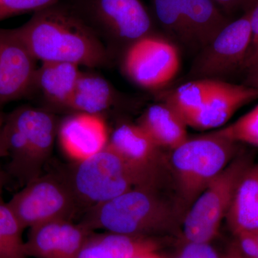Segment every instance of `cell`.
I'll return each instance as SVG.
<instances>
[{"label":"cell","instance_id":"8992f818","mask_svg":"<svg viewBox=\"0 0 258 258\" xmlns=\"http://www.w3.org/2000/svg\"><path fill=\"white\" fill-rule=\"evenodd\" d=\"M78 15L94 30L112 57L152 35V18L141 0H69Z\"/></svg>","mask_w":258,"mask_h":258},{"label":"cell","instance_id":"d6986e66","mask_svg":"<svg viewBox=\"0 0 258 258\" xmlns=\"http://www.w3.org/2000/svg\"><path fill=\"white\" fill-rule=\"evenodd\" d=\"M137 123L161 149L174 150L189 138L184 118L165 101L149 106Z\"/></svg>","mask_w":258,"mask_h":258},{"label":"cell","instance_id":"cb8c5ba5","mask_svg":"<svg viewBox=\"0 0 258 258\" xmlns=\"http://www.w3.org/2000/svg\"><path fill=\"white\" fill-rule=\"evenodd\" d=\"M217 132L237 143L258 147V104L234 123Z\"/></svg>","mask_w":258,"mask_h":258},{"label":"cell","instance_id":"5bb4252c","mask_svg":"<svg viewBox=\"0 0 258 258\" xmlns=\"http://www.w3.org/2000/svg\"><path fill=\"white\" fill-rule=\"evenodd\" d=\"M57 137L64 155L79 163L103 151L110 134L103 115L73 112L59 123Z\"/></svg>","mask_w":258,"mask_h":258},{"label":"cell","instance_id":"ac0fdd59","mask_svg":"<svg viewBox=\"0 0 258 258\" xmlns=\"http://www.w3.org/2000/svg\"><path fill=\"white\" fill-rule=\"evenodd\" d=\"M160 243L156 237L93 232L76 258H134L144 252L157 251Z\"/></svg>","mask_w":258,"mask_h":258},{"label":"cell","instance_id":"4316f807","mask_svg":"<svg viewBox=\"0 0 258 258\" xmlns=\"http://www.w3.org/2000/svg\"><path fill=\"white\" fill-rule=\"evenodd\" d=\"M176 258H220L210 243L186 242Z\"/></svg>","mask_w":258,"mask_h":258},{"label":"cell","instance_id":"d6a6232c","mask_svg":"<svg viewBox=\"0 0 258 258\" xmlns=\"http://www.w3.org/2000/svg\"><path fill=\"white\" fill-rule=\"evenodd\" d=\"M134 258H164L158 253L157 251H152V252H144Z\"/></svg>","mask_w":258,"mask_h":258},{"label":"cell","instance_id":"f1b7e54d","mask_svg":"<svg viewBox=\"0 0 258 258\" xmlns=\"http://www.w3.org/2000/svg\"><path fill=\"white\" fill-rule=\"evenodd\" d=\"M217 5H220L227 13L243 11L250 9L255 0H212Z\"/></svg>","mask_w":258,"mask_h":258},{"label":"cell","instance_id":"52a82bcc","mask_svg":"<svg viewBox=\"0 0 258 258\" xmlns=\"http://www.w3.org/2000/svg\"><path fill=\"white\" fill-rule=\"evenodd\" d=\"M250 155L240 152L200 194L183 221L186 242L210 243L226 219L244 171L252 164Z\"/></svg>","mask_w":258,"mask_h":258},{"label":"cell","instance_id":"2e32d148","mask_svg":"<svg viewBox=\"0 0 258 258\" xmlns=\"http://www.w3.org/2000/svg\"><path fill=\"white\" fill-rule=\"evenodd\" d=\"M79 67L69 62H42L35 73L30 96H40L50 108L69 110L81 73Z\"/></svg>","mask_w":258,"mask_h":258},{"label":"cell","instance_id":"9a60e30c","mask_svg":"<svg viewBox=\"0 0 258 258\" xmlns=\"http://www.w3.org/2000/svg\"><path fill=\"white\" fill-rule=\"evenodd\" d=\"M258 98V90L246 85L220 81L200 110L188 122V126L210 130L225 124L239 108Z\"/></svg>","mask_w":258,"mask_h":258},{"label":"cell","instance_id":"7a4b0ae2","mask_svg":"<svg viewBox=\"0 0 258 258\" xmlns=\"http://www.w3.org/2000/svg\"><path fill=\"white\" fill-rule=\"evenodd\" d=\"M176 218L175 207L158 187L141 186L88 209L80 222L93 231L156 237L173 232Z\"/></svg>","mask_w":258,"mask_h":258},{"label":"cell","instance_id":"3957f363","mask_svg":"<svg viewBox=\"0 0 258 258\" xmlns=\"http://www.w3.org/2000/svg\"><path fill=\"white\" fill-rule=\"evenodd\" d=\"M83 212L141 186L158 187L160 169L131 164L107 146L87 160L60 171Z\"/></svg>","mask_w":258,"mask_h":258},{"label":"cell","instance_id":"30bf717a","mask_svg":"<svg viewBox=\"0 0 258 258\" xmlns=\"http://www.w3.org/2000/svg\"><path fill=\"white\" fill-rule=\"evenodd\" d=\"M251 42L249 10L230 21L208 45L203 47L191 66L189 80L224 81L240 69H244Z\"/></svg>","mask_w":258,"mask_h":258},{"label":"cell","instance_id":"9c48e42d","mask_svg":"<svg viewBox=\"0 0 258 258\" xmlns=\"http://www.w3.org/2000/svg\"><path fill=\"white\" fill-rule=\"evenodd\" d=\"M7 204L25 230L52 220H73L82 211L60 172L32 180Z\"/></svg>","mask_w":258,"mask_h":258},{"label":"cell","instance_id":"e575fe53","mask_svg":"<svg viewBox=\"0 0 258 258\" xmlns=\"http://www.w3.org/2000/svg\"><path fill=\"white\" fill-rule=\"evenodd\" d=\"M5 117V113L3 111L2 108H0V131H1L2 126H3V123H4Z\"/></svg>","mask_w":258,"mask_h":258},{"label":"cell","instance_id":"ba28073f","mask_svg":"<svg viewBox=\"0 0 258 258\" xmlns=\"http://www.w3.org/2000/svg\"><path fill=\"white\" fill-rule=\"evenodd\" d=\"M162 28L191 51L200 52L230 20L212 0H151Z\"/></svg>","mask_w":258,"mask_h":258},{"label":"cell","instance_id":"4dcf8cb0","mask_svg":"<svg viewBox=\"0 0 258 258\" xmlns=\"http://www.w3.org/2000/svg\"><path fill=\"white\" fill-rule=\"evenodd\" d=\"M9 177V174L7 171L0 167V203H3L2 195H3V189H4L5 186Z\"/></svg>","mask_w":258,"mask_h":258},{"label":"cell","instance_id":"e0dca14e","mask_svg":"<svg viewBox=\"0 0 258 258\" xmlns=\"http://www.w3.org/2000/svg\"><path fill=\"white\" fill-rule=\"evenodd\" d=\"M108 146L134 165L160 169L161 149L138 123L117 126L110 135Z\"/></svg>","mask_w":258,"mask_h":258},{"label":"cell","instance_id":"277c9868","mask_svg":"<svg viewBox=\"0 0 258 258\" xmlns=\"http://www.w3.org/2000/svg\"><path fill=\"white\" fill-rule=\"evenodd\" d=\"M60 121L45 108L21 106L5 114L0 135L10 161L7 172L25 185L42 175L50 159Z\"/></svg>","mask_w":258,"mask_h":258},{"label":"cell","instance_id":"5b68a950","mask_svg":"<svg viewBox=\"0 0 258 258\" xmlns=\"http://www.w3.org/2000/svg\"><path fill=\"white\" fill-rule=\"evenodd\" d=\"M240 144L217 131L188 138L171 153L170 164L181 205H192L240 153Z\"/></svg>","mask_w":258,"mask_h":258},{"label":"cell","instance_id":"603a6c76","mask_svg":"<svg viewBox=\"0 0 258 258\" xmlns=\"http://www.w3.org/2000/svg\"><path fill=\"white\" fill-rule=\"evenodd\" d=\"M24 230L8 204L0 203V258H28Z\"/></svg>","mask_w":258,"mask_h":258},{"label":"cell","instance_id":"836d02e7","mask_svg":"<svg viewBox=\"0 0 258 258\" xmlns=\"http://www.w3.org/2000/svg\"><path fill=\"white\" fill-rule=\"evenodd\" d=\"M8 154L7 152L6 147H5L4 142L2 139L1 135H0V159L4 157H8Z\"/></svg>","mask_w":258,"mask_h":258},{"label":"cell","instance_id":"ffe728a7","mask_svg":"<svg viewBox=\"0 0 258 258\" xmlns=\"http://www.w3.org/2000/svg\"><path fill=\"white\" fill-rule=\"evenodd\" d=\"M226 220L235 236L258 230V163L244 171Z\"/></svg>","mask_w":258,"mask_h":258},{"label":"cell","instance_id":"83f0119b","mask_svg":"<svg viewBox=\"0 0 258 258\" xmlns=\"http://www.w3.org/2000/svg\"><path fill=\"white\" fill-rule=\"evenodd\" d=\"M235 244L244 258H258V230L237 236Z\"/></svg>","mask_w":258,"mask_h":258},{"label":"cell","instance_id":"4fadbf2b","mask_svg":"<svg viewBox=\"0 0 258 258\" xmlns=\"http://www.w3.org/2000/svg\"><path fill=\"white\" fill-rule=\"evenodd\" d=\"M93 232L81 222L66 219L45 222L30 228L25 253L28 257L76 258Z\"/></svg>","mask_w":258,"mask_h":258},{"label":"cell","instance_id":"6da1fadb","mask_svg":"<svg viewBox=\"0 0 258 258\" xmlns=\"http://www.w3.org/2000/svg\"><path fill=\"white\" fill-rule=\"evenodd\" d=\"M37 60L69 62L97 69L108 66L106 45L73 7L64 0L33 13L15 28Z\"/></svg>","mask_w":258,"mask_h":258},{"label":"cell","instance_id":"8fae6325","mask_svg":"<svg viewBox=\"0 0 258 258\" xmlns=\"http://www.w3.org/2000/svg\"><path fill=\"white\" fill-rule=\"evenodd\" d=\"M179 68L177 47L154 34L134 42L122 57V69L127 77L147 89L166 86L175 78Z\"/></svg>","mask_w":258,"mask_h":258},{"label":"cell","instance_id":"7402d4cb","mask_svg":"<svg viewBox=\"0 0 258 258\" xmlns=\"http://www.w3.org/2000/svg\"><path fill=\"white\" fill-rule=\"evenodd\" d=\"M220 81L208 79L191 80L171 91L166 97L165 102L181 115L187 124L193 115L205 104Z\"/></svg>","mask_w":258,"mask_h":258},{"label":"cell","instance_id":"d4e9b609","mask_svg":"<svg viewBox=\"0 0 258 258\" xmlns=\"http://www.w3.org/2000/svg\"><path fill=\"white\" fill-rule=\"evenodd\" d=\"M62 0H0V22L6 19L35 13Z\"/></svg>","mask_w":258,"mask_h":258},{"label":"cell","instance_id":"44dd1931","mask_svg":"<svg viewBox=\"0 0 258 258\" xmlns=\"http://www.w3.org/2000/svg\"><path fill=\"white\" fill-rule=\"evenodd\" d=\"M122 98L104 78L81 71L69 111L103 115L116 106Z\"/></svg>","mask_w":258,"mask_h":258},{"label":"cell","instance_id":"7c38bea8","mask_svg":"<svg viewBox=\"0 0 258 258\" xmlns=\"http://www.w3.org/2000/svg\"><path fill=\"white\" fill-rule=\"evenodd\" d=\"M37 61L15 28H0V108L30 96Z\"/></svg>","mask_w":258,"mask_h":258},{"label":"cell","instance_id":"f546056e","mask_svg":"<svg viewBox=\"0 0 258 258\" xmlns=\"http://www.w3.org/2000/svg\"><path fill=\"white\" fill-rule=\"evenodd\" d=\"M247 79L244 85L258 90V64L247 70Z\"/></svg>","mask_w":258,"mask_h":258},{"label":"cell","instance_id":"1f68e13d","mask_svg":"<svg viewBox=\"0 0 258 258\" xmlns=\"http://www.w3.org/2000/svg\"><path fill=\"white\" fill-rule=\"evenodd\" d=\"M220 258H244L242 254L240 253V251L236 247L235 244H232V246L227 251V253Z\"/></svg>","mask_w":258,"mask_h":258},{"label":"cell","instance_id":"484cf974","mask_svg":"<svg viewBox=\"0 0 258 258\" xmlns=\"http://www.w3.org/2000/svg\"><path fill=\"white\" fill-rule=\"evenodd\" d=\"M249 13V23L251 28V42L249 45L247 60L244 64V70L252 69L258 64V0H255Z\"/></svg>","mask_w":258,"mask_h":258}]
</instances>
